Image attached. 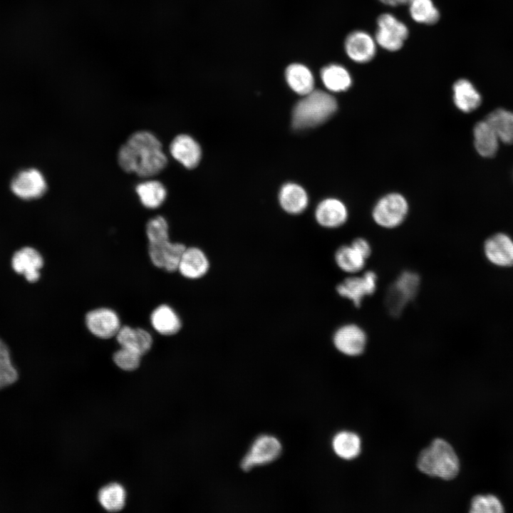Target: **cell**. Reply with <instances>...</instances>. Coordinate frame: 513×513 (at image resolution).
Here are the masks:
<instances>
[{
	"instance_id": "6da1fadb",
	"label": "cell",
	"mask_w": 513,
	"mask_h": 513,
	"mask_svg": "<svg viewBox=\"0 0 513 513\" xmlns=\"http://www.w3.org/2000/svg\"><path fill=\"white\" fill-rule=\"evenodd\" d=\"M118 161L124 171L149 177L162 171L167 159L157 137L142 130L132 134L120 147Z\"/></svg>"
},
{
	"instance_id": "7a4b0ae2",
	"label": "cell",
	"mask_w": 513,
	"mask_h": 513,
	"mask_svg": "<svg viewBox=\"0 0 513 513\" xmlns=\"http://www.w3.org/2000/svg\"><path fill=\"white\" fill-rule=\"evenodd\" d=\"M337 110L336 99L329 93L314 90L304 95L294 107L291 123L295 129L319 125Z\"/></svg>"
},
{
	"instance_id": "3957f363",
	"label": "cell",
	"mask_w": 513,
	"mask_h": 513,
	"mask_svg": "<svg viewBox=\"0 0 513 513\" xmlns=\"http://www.w3.org/2000/svg\"><path fill=\"white\" fill-rule=\"evenodd\" d=\"M417 465L423 473L443 480L453 479L460 470L459 459L454 449L441 438L434 440L421 451Z\"/></svg>"
},
{
	"instance_id": "277c9868",
	"label": "cell",
	"mask_w": 513,
	"mask_h": 513,
	"mask_svg": "<svg viewBox=\"0 0 513 513\" xmlns=\"http://www.w3.org/2000/svg\"><path fill=\"white\" fill-rule=\"evenodd\" d=\"M420 286V276L413 271H404L389 286L385 304L389 312L399 316L417 296Z\"/></svg>"
},
{
	"instance_id": "5b68a950",
	"label": "cell",
	"mask_w": 513,
	"mask_h": 513,
	"mask_svg": "<svg viewBox=\"0 0 513 513\" xmlns=\"http://www.w3.org/2000/svg\"><path fill=\"white\" fill-rule=\"evenodd\" d=\"M378 275L373 270L348 275L336 287L337 294L360 308L366 298L373 295L377 291Z\"/></svg>"
},
{
	"instance_id": "8992f818",
	"label": "cell",
	"mask_w": 513,
	"mask_h": 513,
	"mask_svg": "<svg viewBox=\"0 0 513 513\" xmlns=\"http://www.w3.org/2000/svg\"><path fill=\"white\" fill-rule=\"evenodd\" d=\"M408 212L406 200L400 194L392 193L377 202L373 209L372 217L378 226L393 229L404 222Z\"/></svg>"
},
{
	"instance_id": "52a82bcc",
	"label": "cell",
	"mask_w": 513,
	"mask_h": 513,
	"mask_svg": "<svg viewBox=\"0 0 513 513\" xmlns=\"http://www.w3.org/2000/svg\"><path fill=\"white\" fill-rule=\"evenodd\" d=\"M332 342L336 349L348 356L361 355L368 343V335L360 325L348 322L339 326L333 332Z\"/></svg>"
},
{
	"instance_id": "ba28073f",
	"label": "cell",
	"mask_w": 513,
	"mask_h": 513,
	"mask_svg": "<svg viewBox=\"0 0 513 513\" xmlns=\"http://www.w3.org/2000/svg\"><path fill=\"white\" fill-rule=\"evenodd\" d=\"M405 24L390 14H383L377 19L376 43L389 51L400 49L408 36Z\"/></svg>"
},
{
	"instance_id": "9c48e42d",
	"label": "cell",
	"mask_w": 513,
	"mask_h": 513,
	"mask_svg": "<svg viewBox=\"0 0 513 513\" xmlns=\"http://www.w3.org/2000/svg\"><path fill=\"white\" fill-rule=\"evenodd\" d=\"M46 190L45 177L36 168H28L19 172L11 182L12 192L24 200L38 199L46 193Z\"/></svg>"
},
{
	"instance_id": "30bf717a",
	"label": "cell",
	"mask_w": 513,
	"mask_h": 513,
	"mask_svg": "<svg viewBox=\"0 0 513 513\" xmlns=\"http://www.w3.org/2000/svg\"><path fill=\"white\" fill-rule=\"evenodd\" d=\"M281 452V445L277 438L272 435H261L253 442L243 458L241 467L247 471L255 466L269 463L276 460Z\"/></svg>"
},
{
	"instance_id": "8fae6325",
	"label": "cell",
	"mask_w": 513,
	"mask_h": 513,
	"mask_svg": "<svg viewBox=\"0 0 513 513\" xmlns=\"http://www.w3.org/2000/svg\"><path fill=\"white\" fill-rule=\"evenodd\" d=\"M486 259L499 268L513 267V239L504 232H497L487 237L483 244Z\"/></svg>"
},
{
	"instance_id": "7c38bea8",
	"label": "cell",
	"mask_w": 513,
	"mask_h": 513,
	"mask_svg": "<svg viewBox=\"0 0 513 513\" xmlns=\"http://www.w3.org/2000/svg\"><path fill=\"white\" fill-rule=\"evenodd\" d=\"M86 324L93 335L102 339L115 336L121 327L118 315L109 308H98L88 312Z\"/></svg>"
},
{
	"instance_id": "4fadbf2b",
	"label": "cell",
	"mask_w": 513,
	"mask_h": 513,
	"mask_svg": "<svg viewBox=\"0 0 513 513\" xmlns=\"http://www.w3.org/2000/svg\"><path fill=\"white\" fill-rule=\"evenodd\" d=\"M186 247L170 240L159 243L149 244L148 252L152 263L157 267L168 272L177 271L178 266Z\"/></svg>"
},
{
	"instance_id": "5bb4252c",
	"label": "cell",
	"mask_w": 513,
	"mask_h": 513,
	"mask_svg": "<svg viewBox=\"0 0 513 513\" xmlns=\"http://www.w3.org/2000/svg\"><path fill=\"white\" fill-rule=\"evenodd\" d=\"M376 41L363 31H354L345 39V51L353 61L364 63L371 61L376 53Z\"/></svg>"
},
{
	"instance_id": "9a60e30c",
	"label": "cell",
	"mask_w": 513,
	"mask_h": 513,
	"mask_svg": "<svg viewBox=\"0 0 513 513\" xmlns=\"http://www.w3.org/2000/svg\"><path fill=\"white\" fill-rule=\"evenodd\" d=\"M43 259L35 249L26 247L18 250L11 259L13 269L18 274H24L29 282H36L40 278V269L43 267Z\"/></svg>"
},
{
	"instance_id": "2e32d148",
	"label": "cell",
	"mask_w": 513,
	"mask_h": 513,
	"mask_svg": "<svg viewBox=\"0 0 513 513\" xmlns=\"http://www.w3.org/2000/svg\"><path fill=\"white\" fill-rule=\"evenodd\" d=\"M210 268L205 252L196 247H186L181 257L177 271L188 279H199L205 276Z\"/></svg>"
},
{
	"instance_id": "e0dca14e",
	"label": "cell",
	"mask_w": 513,
	"mask_h": 513,
	"mask_svg": "<svg viewBox=\"0 0 513 513\" xmlns=\"http://www.w3.org/2000/svg\"><path fill=\"white\" fill-rule=\"evenodd\" d=\"M348 217L345 204L336 199H326L321 202L315 210L317 223L325 228L335 229L344 224Z\"/></svg>"
},
{
	"instance_id": "ac0fdd59",
	"label": "cell",
	"mask_w": 513,
	"mask_h": 513,
	"mask_svg": "<svg viewBox=\"0 0 513 513\" xmlns=\"http://www.w3.org/2000/svg\"><path fill=\"white\" fill-rule=\"evenodd\" d=\"M172 156L188 169L195 167L201 158V148L197 142L188 135H177L171 142Z\"/></svg>"
},
{
	"instance_id": "d6986e66",
	"label": "cell",
	"mask_w": 513,
	"mask_h": 513,
	"mask_svg": "<svg viewBox=\"0 0 513 513\" xmlns=\"http://www.w3.org/2000/svg\"><path fill=\"white\" fill-rule=\"evenodd\" d=\"M333 259L336 266L348 275L363 271L368 260L351 243L338 247L334 252Z\"/></svg>"
},
{
	"instance_id": "ffe728a7",
	"label": "cell",
	"mask_w": 513,
	"mask_h": 513,
	"mask_svg": "<svg viewBox=\"0 0 513 513\" xmlns=\"http://www.w3.org/2000/svg\"><path fill=\"white\" fill-rule=\"evenodd\" d=\"M115 337L120 347L130 348L140 355L146 353L152 345L151 334L141 328L121 326Z\"/></svg>"
},
{
	"instance_id": "44dd1931",
	"label": "cell",
	"mask_w": 513,
	"mask_h": 513,
	"mask_svg": "<svg viewBox=\"0 0 513 513\" xmlns=\"http://www.w3.org/2000/svg\"><path fill=\"white\" fill-rule=\"evenodd\" d=\"M152 328L160 334L172 336L182 327V321L177 312L170 306L162 304L155 308L150 315Z\"/></svg>"
},
{
	"instance_id": "7402d4cb",
	"label": "cell",
	"mask_w": 513,
	"mask_h": 513,
	"mask_svg": "<svg viewBox=\"0 0 513 513\" xmlns=\"http://www.w3.org/2000/svg\"><path fill=\"white\" fill-rule=\"evenodd\" d=\"M279 202L284 211L297 214L305 210L309 200L302 187L295 183H286L280 190Z\"/></svg>"
},
{
	"instance_id": "603a6c76",
	"label": "cell",
	"mask_w": 513,
	"mask_h": 513,
	"mask_svg": "<svg viewBox=\"0 0 513 513\" xmlns=\"http://www.w3.org/2000/svg\"><path fill=\"white\" fill-rule=\"evenodd\" d=\"M453 100L460 110L469 113L481 103V95L474 86L467 79H459L452 87Z\"/></svg>"
},
{
	"instance_id": "cb8c5ba5",
	"label": "cell",
	"mask_w": 513,
	"mask_h": 513,
	"mask_svg": "<svg viewBox=\"0 0 513 513\" xmlns=\"http://www.w3.org/2000/svg\"><path fill=\"white\" fill-rule=\"evenodd\" d=\"M286 81L296 93L306 95L314 90V78L310 70L304 65L294 63L285 72Z\"/></svg>"
},
{
	"instance_id": "d4e9b609",
	"label": "cell",
	"mask_w": 513,
	"mask_h": 513,
	"mask_svg": "<svg viewBox=\"0 0 513 513\" xmlns=\"http://www.w3.org/2000/svg\"><path fill=\"white\" fill-rule=\"evenodd\" d=\"M473 133L477 152L485 157L494 156L497 151L499 140L487 122L484 120L477 123Z\"/></svg>"
},
{
	"instance_id": "484cf974",
	"label": "cell",
	"mask_w": 513,
	"mask_h": 513,
	"mask_svg": "<svg viewBox=\"0 0 513 513\" xmlns=\"http://www.w3.org/2000/svg\"><path fill=\"white\" fill-rule=\"evenodd\" d=\"M485 120L491 126L500 141L513 143V113L503 108L491 112Z\"/></svg>"
},
{
	"instance_id": "4316f807",
	"label": "cell",
	"mask_w": 513,
	"mask_h": 513,
	"mask_svg": "<svg viewBox=\"0 0 513 513\" xmlns=\"http://www.w3.org/2000/svg\"><path fill=\"white\" fill-rule=\"evenodd\" d=\"M321 78L326 88L333 92L348 90L352 79L349 72L339 64H330L321 71Z\"/></svg>"
},
{
	"instance_id": "83f0119b",
	"label": "cell",
	"mask_w": 513,
	"mask_h": 513,
	"mask_svg": "<svg viewBox=\"0 0 513 513\" xmlns=\"http://www.w3.org/2000/svg\"><path fill=\"white\" fill-rule=\"evenodd\" d=\"M135 190L142 205L149 209L159 207L167 195L165 186L157 180L142 182L136 186Z\"/></svg>"
},
{
	"instance_id": "f1b7e54d",
	"label": "cell",
	"mask_w": 513,
	"mask_h": 513,
	"mask_svg": "<svg viewBox=\"0 0 513 513\" xmlns=\"http://www.w3.org/2000/svg\"><path fill=\"white\" fill-rule=\"evenodd\" d=\"M332 446L338 456L345 460H351L360 453L361 440L356 433L342 431L335 435Z\"/></svg>"
},
{
	"instance_id": "f546056e",
	"label": "cell",
	"mask_w": 513,
	"mask_h": 513,
	"mask_svg": "<svg viewBox=\"0 0 513 513\" xmlns=\"http://www.w3.org/2000/svg\"><path fill=\"white\" fill-rule=\"evenodd\" d=\"M125 490L121 484L118 483L107 484L98 492L100 504L109 512L121 510L125 506Z\"/></svg>"
},
{
	"instance_id": "4dcf8cb0",
	"label": "cell",
	"mask_w": 513,
	"mask_h": 513,
	"mask_svg": "<svg viewBox=\"0 0 513 513\" xmlns=\"http://www.w3.org/2000/svg\"><path fill=\"white\" fill-rule=\"evenodd\" d=\"M409 11L412 19L420 24L432 25L440 19V12L432 0H411Z\"/></svg>"
},
{
	"instance_id": "1f68e13d",
	"label": "cell",
	"mask_w": 513,
	"mask_h": 513,
	"mask_svg": "<svg viewBox=\"0 0 513 513\" xmlns=\"http://www.w3.org/2000/svg\"><path fill=\"white\" fill-rule=\"evenodd\" d=\"M19 378L14 367L8 346L0 339V390L14 383Z\"/></svg>"
},
{
	"instance_id": "d6a6232c",
	"label": "cell",
	"mask_w": 513,
	"mask_h": 513,
	"mask_svg": "<svg viewBox=\"0 0 513 513\" xmlns=\"http://www.w3.org/2000/svg\"><path fill=\"white\" fill-rule=\"evenodd\" d=\"M168 224L162 216L150 219L146 225V234L149 244H159L169 239Z\"/></svg>"
},
{
	"instance_id": "836d02e7",
	"label": "cell",
	"mask_w": 513,
	"mask_h": 513,
	"mask_svg": "<svg viewBox=\"0 0 513 513\" xmlns=\"http://www.w3.org/2000/svg\"><path fill=\"white\" fill-rule=\"evenodd\" d=\"M470 512L473 513H501L504 512V507L496 496L479 494L472 498Z\"/></svg>"
},
{
	"instance_id": "e575fe53",
	"label": "cell",
	"mask_w": 513,
	"mask_h": 513,
	"mask_svg": "<svg viewBox=\"0 0 513 513\" xmlns=\"http://www.w3.org/2000/svg\"><path fill=\"white\" fill-rule=\"evenodd\" d=\"M141 356L133 350L120 347L119 350L114 353L113 361L120 368L131 371L138 368Z\"/></svg>"
},
{
	"instance_id": "d590c367",
	"label": "cell",
	"mask_w": 513,
	"mask_h": 513,
	"mask_svg": "<svg viewBox=\"0 0 513 513\" xmlns=\"http://www.w3.org/2000/svg\"><path fill=\"white\" fill-rule=\"evenodd\" d=\"M351 244L367 259L370 257L373 249L372 246L367 239L363 237H358L352 240Z\"/></svg>"
},
{
	"instance_id": "8d00e7d4",
	"label": "cell",
	"mask_w": 513,
	"mask_h": 513,
	"mask_svg": "<svg viewBox=\"0 0 513 513\" xmlns=\"http://www.w3.org/2000/svg\"><path fill=\"white\" fill-rule=\"evenodd\" d=\"M381 3L391 6H395L398 5V0H379Z\"/></svg>"
},
{
	"instance_id": "74e56055",
	"label": "cell",
	"mask_w": 513,
	"mask_h": 513,
	"mask_svg": "<svg viewBox=\"0 0 513 513\" xmlns=\"http://www.w3.org/2000/svg\"><path fill=\"white\" fill-rule=\"evenodd\" d=\"M411 0H398V4H408Z\"/></svg>"
}]
</instances>
